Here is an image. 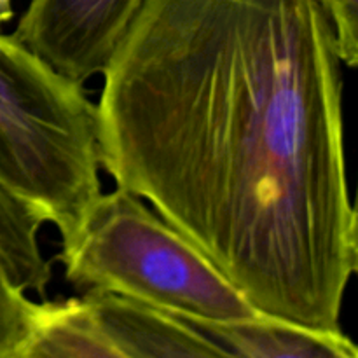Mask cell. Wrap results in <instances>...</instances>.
Returning a JSON list of instances; mask_svg holds the SVG:
<instances>
[{
  "label": "cell",
  "instance_id": "obj_1",
  "mask_svg": "<svg viewBox=\"0 0 358 358\" xmlns=\"http://www.w3.org/2000/svg\"><path fill=\"white\" fill-rule=\"evenodd\" d=\"M320 0H145L103 70L100 168L261 315L336 331L358 269Z\"/></svg>",
  "mask_w": 358,
  "mask_h": 358
},
{
  "label": "cell",
  "instance_id": "obj_2",
  "mask_svg": "<svg viewBox=\"0 0 358 358\" xmlns=\"http://www.w3.org/2000/svg\"><path fill=\"white\" fill-rule=\"evenodd\" d=\"M96 103L0 34V185L65 240L101 194Z\"/></svg>",
  "mask_w": 358,
  "mask_h": 358
},
{
  "label": "cell",
  "instance_id": "obj_3",
  "mask_svg": "<svg viewBox=\"0 0 358 358\" xmlns=\"http://www.w3.org/2000/svg\"><path fill=\"white\" fill-rule=\"evenodd\" d=\"M56 261L76 289L210 322L264 317L166 220L124 189L101 192Z\"/></svg>",
  "mask_w": 358,
  "mask_h": 358
},
{
  "label": "cell",
  "instance_id": "obj_4",
  "mask_svg": "<svg viewBox=\"0 0 358 358\" xmlns=\"http://www.w3.org/2000/svg\"><path fill=\"white\" fill-rule=\"evenodd\" d=\"M145 0H31L13 37L77 84L101 76Z\"/></svg>",
  "mask_w": 358,
  "mask_h": 358
},
{
  "label": "cell",
  "instance_id": "obj_5",
  "mask_svg": "<svg viewBox=\"0 0 358 358\" xmlns=\"http://www.w3.org/2000/svg\"><path fill=\"white\" fill-rule=\"evenodd\" d=\"M80 299L101 331L133 358H240L168 311L107 292Z\"/></svg>",
  "mask_w": 358,
  "mask_h": 358
},
{
  "label": "cell",
  "instance_id": "obj_6",
  "mask_svg": "<svg viewBox=\"0 0 358 358\" xmlns=\"http://www.w3.org/2000/svg\"><path fill=\"white\" fill-rule=\"evenodd\" d=\"M180 318L240 358H358L357 346L341 329L320 331L268 317L233 322Z\"/></svg>",
  "mask_w": 358,
  "mask_h": 358
},
{
  "label": "cell",
  "instance_id": "obj_7",
  "mask_svg": "<svg viewBox=\"0 0 358 358\" xmlns=\"http://www.w3.org/2000/svg\"><path fill=\"white\" fill-rule=\"evenodd\" d=\"M27 346L44 358H133L101 331L80 297L38 303Z\"/></svg>",
  "mask_w": 358,
  "mask_h": 358
},
{
  "label": "cell",
  "instance_id": "obj_8",
  "mask_svg": "<svg viewBox=\"0 0 358 358\" xmlns=\"http://www.w3.org/2000/svg\"><path fill=\"white\" fill-rule=\"evenodd\" d=\"M44 220L0 185V266L23 292L45 296L52 266L41 248Z\"/></svg>",
  "mask_w": 358,
  "mask_h": 358
},
{
  "label": "cell",
  "instance_id": "obj_9",
  "mask_svg": "<svg viewBox=\"0 0 358 358\" xmlns=\"http://www.w3.org/2000/svg\"><path fill=\"white\" fill-rule=\"evenodd\" d=\"M38 303L17 289L0 266V357L23 352L34 336Z\"/></svg>",
  "mask_w": 358,
  "mask_h": 358
},
{
  "label": "cell",
  "instance_id": "obj_10",
  "mask_svg": "<svg viewBox=\"0 0 358 358\" xmlns=\"http://www.w3.org/2000/svg\"><path fill=\"white\" fill-rule=\"evenodd\" d=\"M334 35L339 62L348 69L358 63V0H320Z\"/></svg>",
  "mask_w": 358,
  "mask_h": 358
},
{
  "label": "cell",
  "instance_id": "obj_11",
  "mask_svg": "<svg viewBox=\"0 0 358 358\" xmlns=\"http://www.w3.org/2000/svg\"><path fill=\"white\" fill-rule=\"evenodd\" d=\"M14 9H13V0H0V24L7 23L13 20Z\"/></svg>",
  "mask_w": 358,
  "mask_h": 358
},
{
  "label": "cell",
  "instance_id": "obj_12",
  "mask_svg": "<svg viewBox=\"0 0 358 358\" xmlns=\"http://www.w3.org/2000/svg\"><path fill=\"white\" fill-rule=\"evenodd\" d=\"M0 358H44L42 355H38L37 352H34V350L31 348H24L23 352H20V353H16V355H10V357H0Z\"/></svg>",
  "mask_w": 358,
  "mask_h": 358
}]
</instances>
